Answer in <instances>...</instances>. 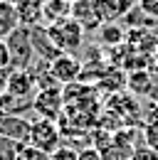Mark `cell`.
I'll return each mask as SVG.
<instances>
[{"mask_svg":"<svg viewBox=\"0 0 158 160\" xmlns=\"http://www.w3.org/2000/svg\"><path fill=\"white\" fill-rule=\"evenodd\" d=\"M143 133H146V145L158 153V118H151V123L146 126Z\"/></svg>","mask_w":158,"mask_h":160,"instance_id":"cell-16","label":"cell"},{"mask_svg":"<svg viewBox=\"0 0 158 160\" xmlns=\"http://www.w3.org/2000/svg\"><path fill=\"white\" fill-rule=\"evenodd\" d=\"M13 67V57H10V47L8 42L0 40V69H10Z\"/></svg>","mask_w":158,"mask_h":160,"instance_id":"cell-20","label":"cell"},{"mask_svg":"<svg viewBox=\"0 0 158 160\" xmlns=\"http://www.w3.org/2000/svg\"><path fill=\"white\" fill-rule=\"evenodd\" d=\"M77 160H104V155L99 148H84V150H79Z\"/></svg>","mask_w":158,"mask_h":160,"instance_id":"cell-21","label":"cell"},{"mask_svg":"<svg viewBox=\"0 0 158 160\" xmlns=\"http://www.w3.org/2000/svg\"><path fill=\"white\" fill-rule=\"evenodd\" d=\"M129 89L136 94V96H143V94H151L153 89V79H151V72H146V69H136V72H131V77H129Z\"/></svg>","mask_w":158,"mask_h":160,"instance_id":"cell-12","label":"cell"},{"mask_svg":"<svg viewBox=\"0 0 158 160\" xmlns=\"http://www.w3.org/2000/svg\"><path fill=\"white\" fill-rule=\"evenodd\" d=\"M18 8L8 0H0V40H8L13 35V30H18Z\"/></svg>","mask_w":158,"mask_h":160,"instance_id":"cell-11","label":"cell"},{"mask_svg":"<svg viewBox=\"0 0 158 160\" xmlns=\"http://www.w3.org/2000/svg\"><path fill=\"white\" fill-rule=\"evenodd\" d=\"M20 150H22L20 143L5 138V136H0V160H18Z\"/></svg>","mask_w":158,"mask_h":160,"instance_id":"cell-13","label":"cell"},{"mask_svg":"<svg viewBox=\"0 0 158 160\" xmlns=\"http://www.w3.org/2000/svg\"><path fill=\"white\" fill-rule=\"evenodd\" d=\"M138 10H141L146 18H151V20L158 22V0H138Z\"/></svg>","mask_w":158,"mask_h":160,"instance_id":"cell-18","label":"cell"},{"mask_svg":"<svg viewBox=\"0 0 158 160\" xmlns=\"http://www.w3.org/2000/svg\"><path fill=\"white\" fill-rule=\"evenodd\" d=\"M15 8H18V20L22 27H35L42 20V0H20Z\"/></svg>","mask_w":158,"mask_h":160,"instance_id":"cell-10","label":"cell"},{"mask_svg":"<svg viewBox=\"0 0 158 160\" xmlns=\"http://www.w3.org/2000/svg\"><path fill=\"white\" fill-rule=\"evenodd\" d=\"M82 62L74 57V54H59L57 59L50 62V74H52V79L59 81L62 86H69V84H74V81L82 79Z\"/></svg>","mask_w":158,"mask_h":160,"instance_id":"cell-5","label":"cell"},{"mask_svg":"<svg viewBox=\"0 0 158 160\" xmlns=\"http://www.w3.org/2000/svg\"><path fill=\"white\" fill-rule=\"evenodd\" d=\"M72 0H42V20L47 25L72 18Z\"/></svg>","mask_w":158,"mask_h":160,"instance_id":"cell-9","label":"cell"},{"mask_svg":"<svg viewBox=\"0 0 158 160\" xmlns=\"http://www.w3.org/2000/svg\"><path fill=\"white\" fill-rule=\"evenodd\" d=\"M30 121L22 116H0V136L15 140L20 145H27L30 140Z\"/></svg>","mask_w":158,"mask_h":160,"instance_id":"cell-7","label":"cell"},{"mask_svg":"<svg viewBox=\"0 0 158 160\" xmlns=\"http://www.w3.org/2000/svg\"><path fill=\"white\" fill-rule=\"evenodd\" d=\"M77 158H79V153L72 145H59L50 153V160H77Z\"/></svg>","mask_w":158,"mask_h":160,"instance_id":"cell-15","label":"cell"},{"mask_svg":"<svg viewBox=\"0 0 158 160\" xmlns=\"http://www.w3.org/2000/svg\"><path fill=\"white\" fill-rule=\"evenodd\" d=\"M129 160H158V153L153 148H148V145H138V148L131 150Z\"/></svg>","mask_w":158,"mask_h":160,"instance_id":"cell-17","label":"cell"},{"mask_svg":"<svg viewBox=\"0 0 158 160\" xmlns=\"http://www.w3.org/2000/svg\"><path fill=\"white\" fill-rule=\"evenodd\" d=\"M72 20H77L82 25V30H97L101 27V20H99V12L94 8V0H77L72 5Z\"/></svg>","mask_w":158,"mask_h":160,"instance_id":"cell-8","label":"cell"},{"mask_svg":"<svg viewBox=\"0 0 158 160\" xmlns=\"http://www.w3.org/2000/svg\"><path fill=\"white\" fill-rule=\"evenodd\" d=\"M8 72L10 69H0V96L8 94Z\"/></svg>","mask_w":158,"mask_h":160,"instance_id":"cell-22","label":"cell"},{"mask_svg":"<svg viewBox=\"0 0 158 160\" xmlns=\"http://www.w3.org/2000/svg\"><path fill=\"white\" fill-rule=\"evenodd\" d=\"M47 35H50L52 44L57 47L62 54H74L82 47V42H84L82 25L77 20H72V18H67L62 22H55V25H47Z\"/></svg>","mask_w":158,"mask_h":160,"instance_id":"cell-1","label":"cell"},{"mask_svg":"<svg viewBox=\"0 0 158 160\" xmlns=\"http://www.w3.org/2000/svg\"><path fill=\"white\" fill-rule=\"evenodd\" d=\"M32 108L37 111L40 118L57 121L62 116V111H64V94H62V89H57V86L40 89L32 96Z\"/></svg>","mask_w":158,"mask_h":160,"instance_id":"cell-4","label":"cell"},{"mask_svg":"<svg viewBox=\"0 0 158 160\" xmlns=\"http://www.w3.org/2000/svg\"><path fill=\"white\" fill-rule=\"evenodd\" d=\"M8 94L15 99L30 101L37 94V84L27 69H10L8 72Z\"/></svg>","mask_w":158,"mask_h":160,"instance_id":"cell-6","label":"cell"},{"mask_svg":"<svg viewBox=\"0 0 158 160\" xmlns=\"http://www.w3.org/2000/svg\"><path fill=\"white\" fill-rule=\"evenodd\" d=\"M27 145H30V148H37L42 153H47V155H50L55 148H59V145H62V131H59L57 121H50V118L32 121Z\"/></svg>","mask_w":158,"mask_h":160,"instance_id":"cell-2","label":"cell"},{"mask_svg":"<svg viewBox=\"0 0 158 160\" xmlns=\"http://www.w3.org/2000/svg\"><path fill=\"white\" fill-rule=\"evenodd\" d=\"M101 40L106 42V44H109V42H111V44H118V42L124 40V32H121L118 25H109V22H106V25H101Z\"/></svg>","mask_w":158,"mask_h":160,"instance_id":"cell-14","label":"cell"},{"mask_svg":"<svg viewBox=\"0 0 158 160\" xmlns=\"http://www.w3.org/2000/svg\"><path fill=\"white\" fill-rule=\"evenodd\" d=\"M8 47H10V57H13V69H30V62L37 59L35 57V47H32V32L30 27L13 30V35L8 37Z\"/></svg>","mask_w":158,"mask_h":160,"instance_id":"cell-3","label":"cell"},{"mask_svg":"<svg viewBox=\"0 0 158 160\" xmlns=\"http://www.w3.org/2000/svg\"><path fill=\"white\" fill-rule=\"evenodd\" d=\"M18 160H50L47 153H42L37 148H30V145H22V150H20Z\"/></svg>","mask_w":158,"mask_h":160,"instance_id":"cell-19","label":"cell"}]
</instances>
